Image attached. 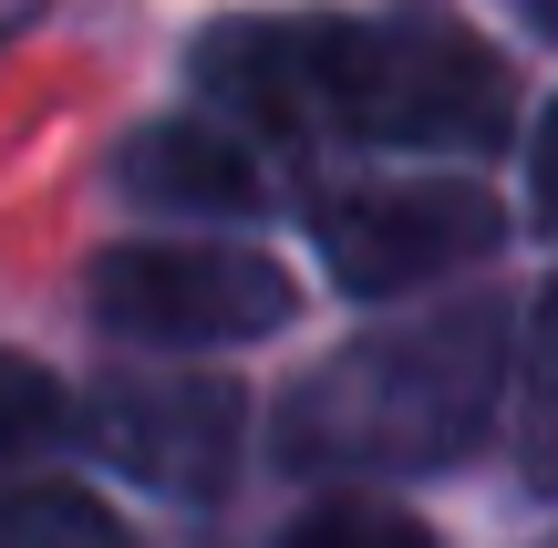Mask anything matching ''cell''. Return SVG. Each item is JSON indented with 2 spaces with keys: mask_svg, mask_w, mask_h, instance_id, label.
<instances>
[{
  "mask_svg": "<svg viewBox=\"0 0 558 548\" xmlns=\"http://www.w3.org/2000/svg\"><path fill=\"white\" fill-rule=\"evenodd\" d=\"M248 404L218 373H114L83 404V446L156 497H228Z\"/></svg>",
  "mask_w": 558,
  "mask_h": 548,
  "instance_id": "cell-5",
  "label": "cell"
},
{
  "mask_svg": "<svg viewBox=\"0 0 558 548\" xmlns=\"http://www.w3.org/2000/svg\"><path fill=\"white\" fill-rule=\"evenodd\" d=\"M507 393V310L445 301L341 342L279 404V466L300 476H435L486 446Z\"/></svg>",
  "mask_w": 558,
  "mask_h": 548,
  "instance_id": "cell-2",
  "label": "cell"
},
{
  "mask_svg": "<svg viewBox=\"0 0 558 548\" xmlns=\"http://www.w3.org/2000/svg\"><path fill=\"white\" fill-rule=\"evenodd\" d=\"M124 197H156V207H197V218H239L259 207V156H248L239 124H135L114 156Z\"/></svg>",
  "mask_w": 558,
  "mask_h": 548,
  "instance_id": "cell-6",
  "label": "cell"
},
{
  "mask_svg": "<svg viewBox=\"0 0 558 548\" xmlns=\"http://www.w3.org/2000/svg\"><path fill=\"white\" fill-rule=\"evenodd\" d=\"M311 239H320V269L341 290L383 301V290H424L445 269L497 259L507 218L476 176H393V186H320Z\"/></svg>",
  "mask_w": 558,
  "mask_h": 548,
  "instance_id": "cell-3",
  "label": "cell"
},
{
  "mask_svg": "<svg viewBox=\"0 0 558 548\" xmlns=\"http://www.w3.org/2000/svg\"><path fill=\"white\" fill-rule=\"evenodd\" d=\"M83 310L124 342H269L290 331L300 290L259 248H104L83 269Z\"/></svg>",
  "mask_w": 558,
  "mask_h": 548,
  "instance_id": "cell-4",
  "label": "cell"
},
{
  "mask_svg": "<svg viewBox=\"0 0 558 548\" xmlns=\"http://www.w3.org/2000/svg\"><path fill=\"white\" fill-rule=\"evenodd\" d=\"M527 186H538V218L558 228V103H548V124H538V145H527Z\"/></svg>",
  "mask_w": 558,
  "mask_h": 548,
  "instance_id": "cell-11",
  "label": "cell"
},
{
  "mask_svg": "<svg viewBox=\"0 0 558 548\" xmlns=\"http://www.w3.org/2000/svg\"><path fill=\"white\" fill-rule=\"evenodd\" d=\"M41 435H62L52 373H32V363H11V352H0V466H11V455H32Z\"/></svg>",
  "mask_w": 558,
  "mask_h": 548,
  "instance_id": "cell-10",
  "label": "cell"
},
{
  "mask_svg": "<svg viewBox=\"0 0 558 548\" xmlns=\"http://www.w3.org/2000/svg\"><path fill=\"white\" fill-rule=\"evenodd\" d=\"M207 103L259 135H352L486 156L518 114V83L445 11H320V21H218L186 52Z\"/></svg>",
  "mask_w": 558,
  "mask_h": 548,
  "instance_id": "cell-1",
  "label": "cell"
},
{
  "mask_svg": "<svg viewBox=\"0 0 558 548\" xmlns=\"http://www.w3.org/2000/svg\"><path fill=\"white\" fill-rule=\"evenodd\" d=\"M527 476L558 487V290L538 310V352H527Z\"/></svg>",
  "mask_w": 558,
  "mask_h": 548,
  "instance_id": "cell-9",
  "label": "cell"
},
{
  "mask_svg": "<svg viewBox=\"0 0 558 548\" xmlns=\"http://www.w3.org/2000/svg\"><path fill=\"white\" fill-rule=\"evenodd\" d=\"M0 548H145V538L73 487H21V497H0Z\"/></svg>",
  "mask_w": 558,
  "mask_h": 548,
  "instance_id": "cell-7",
  "label": "cell"
},
{
  "mask_svg": "<svg viewBox=\"0 0 558 548\" xmlns=\"http://www.w3.org/2000/svg\"><path fill=\"white\" fill-rule=\"evenodd\" d=\"M279 548H435V528L403 508H373V497H331L320 517H300Z\"/></svg>",
  "mask_w": 558,
  "mask_h": 548,
  "instance_id": "cell-8",
  "label": "cell"
}]
</instances>
